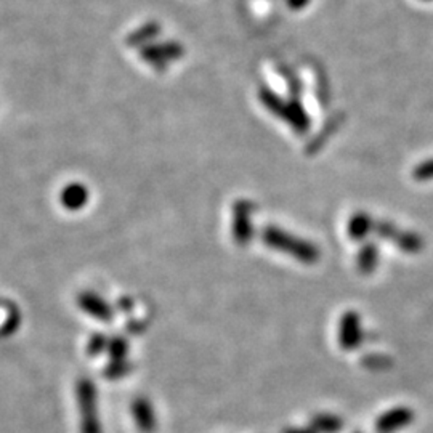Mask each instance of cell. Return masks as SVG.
Instances as JSON below:
<instances>
[{"mask_svg": "<svg viewBox=\"0 0 433 433\" xmlns=\"http://www.w3.org/2000/svg\"><path fill=\"white\" fill-rule=\"evenodd\" d=\"M414 421V412L409 408H393L384 412L376 421V432L377 433H397L402 429H406Z\"/></svg>", "mask_w": 433, "mask_h": 433, "instance_id": "cell-5", "label": "cell"}, {"mask_svg": "<svg viewBox=\"0 0 433 433\" xmlns=\"http://www.w3.org/2000/svg\"><path fill=\"white\" fill-rule=\"evenodd\" d=\"M106 347H108V340L103 334L92 335V339H90L88 345H87L90 355H100Z\"/></svg>", "mask_w": 433, "mask_h": 433, "instance_id": "cell-14", "label": "cell"}, {"mask_svg": "<svg viewBox=\"0 0 433 433\" xmlns=\"http://www.w3.org/2000/svg\"><path fill=\"white\" fill-rule=\"evenodd\" d=\"M372 230H374V222L370 215L365 214V212H357V214L352 215L350 220H348L347 233L352 241H363Z\"/></svg>", "mask_w": 433, "mask_h": 433, "instance_id": "cell-8", "label": "cell"}, {"mask_svg": "<svg viewBox=\"0 0 433 433\" xmlns=\"http://www.w3.org/2000/svg\"><path fill=\"white\" fill-rule=\"evenodd\" d=\"M262 241L267 244L268 248L294 257L295 260L305 265H313L318 262L321 257L318 245L290 235V233L277 228V226H267V228L262 231Z\"/></svg>", "mask_w": 433, "mask_h": 433, "instance_id": "cell-1", "label": "cell"}, {"mask_svg": "<svg viewBox=\"0 0 433 433\" xmlns=\"http://www.w3.org/2000/svg\"><path fill=\"white\" fill-rule=\"evenodd\" d=\"M379 262V250L376 244L366 243L363 248L360 249L357 255V267L363 275H370L377 267Z\"/></svg>", "mask_w": 433, "mask_h": 433, "instance_id": "cell-11", "label": "cell"}, {"mask_svg": "<svg viewBox=\"0 0 433 433\" xmlns=\"http://www.w3.org/2000/svg\"><path fill=\"white\" fill-rule=\"evenodd\" d=\"M128 331L132 334H140L145 331V322H138V321H132L128 322Z\"/></svg>", "mask_w": 433, "mask_h": 433, "instance_id": "cell-15", "label": "cell"}, {"mask_svg": "<svg viewBox=\"0 0 433 433\" xmlns=\"http://www.w3.org/2000/svg\"><path fill=\"white\" fill-rule=\"evenodd\" d=\"M282 433H316V432L308 425V427H287L282 430Z\"/></svg>", "mask_w": 433, "mask_h": 433, "instance_id": "cell-16", "label": "cell"}, {"mask_svg": "<svg viewBox=\"0 0 433 433\" xmlns=\"http://www.w3.org/2000/svg\"><path fill=\"white\" fill-rule=\"evenodd\" d=\"M310 427H312L316 433H340L344 430V421L335 414L320 412V414H315L312 417Z\"/></svg>", "mask_w": 433, "mask_h": 433, "instance_id": "cell-10", "label": "cell"}, {"mask_svg": "<svg viewBox=\"0 0 433 433\" xmlns=\"http://www.w3.org/2000/svg\"><path fill=\"white\" fill-rule=\"evenodd\" d=\"M133 422L141 433H154L158 430V417L150 399L140 397L131 404Z\"/></svg>", "mask_w": 433, "mask_h": 433, "instance_id": "cell-6", "label": "cell"}, {"mask_svg": "<svg viewBox=\"0 0 433 433\" xmlns=\"http://www.w3.org/2000/svg\"><path fill=\"white\" fill-rule=\"evenodd\" d=\"M87 199H88V191L86 186H82L79 183L68 185L61 193L63 205L71 210H77L83 208V205L87 204Z\"/></svg>", "mask_w": 433, "mask_h": 433, "instance_id": "cell-9", "label": "cell"}, {"mask_svg": "<svg viewBox=\"0 0 433 433\" xmlns=\"http://www.w3.org/2000/svg\"><path fill=\"white\" fill-rule=\"evenodd\" d=\"M108 352L113 361L126 360L128 353V344L124 337H113L108 342Z\"/></svg>", "mask_w": 433, "mask_h": 433, "instance_id": "cell-12", "label": "cell"}, {"mask_svg": "<svg viewBox=\"0 0 433 433\" xmlns=\"http://www.w3.org/2000/svg\"><path fill=\"white\" fill-rule=\"evenodd\" d=\"M81 414V433H103L98 412V393L92 380L81 379L76 389Z\"/></svg>", "mask_w": 433, "mask_h": 433, "instance_id": "cell-2", "label": "cell"}, {"mask_svg": "<svg viewBox=\"0 0 433 433\" xmlns=\"http://www.w3.org/2000/svg\"><path fill=\"white\" fill-rule=\"evenodd\" d=\"M254 204L239 199L233 205V218H231V235L235 243L239 245H248L254 236Z\"/></svg>", "mask_w": 433, "mask_h": 433, "instance_id": "cell-3", "label": "cell"}, {"mask_svg": "<svg viewBox=\"0 0 433 433\" xmlns=\"http://www.w3.org/2000/svg\"><path fill=\"white\" fill-rule=\"evenodd\" d=\"M79 307L87 312L90 316L100 321H111L113 320V308L108 305L105 299L92 292H83L79 295Z\"/></svg>", "mask_w": 433, "mask_h": 433, "instance_id": "cell-7", "label": "cell"}, {"mask_svg": "<svg viewBox=\"0 0 433 433\" xmlns=\"http://www.w3.org/2000/svg\"><path fill=\"white\" fill-rule=\"evenodd\" d=\"M131 370H132V365L128 363L127 360H122V361H113V363L106 367L105 376H106L108 379L116 380V379L124 377L126 374L131 372Z\"/></svg>", "mask_w": 433, "mask_h": 433, "instance_id": "cell-13", "label": "cell"}, {"mask_svg": "<svg viewBox=\"0 0 433 433\" xmlns=\"http://www.w3.org/2000/svg\"><path fill=\"white\" fill-rule=\"evenodd\" d=\"M363 342L360 315L357 312H345L339 322V344L344 350H357Z\"/></svg>", "mask_w": 433, "mask_h": 433, "instance_id": "cell-4", "label": "cell"}]
</instances>
